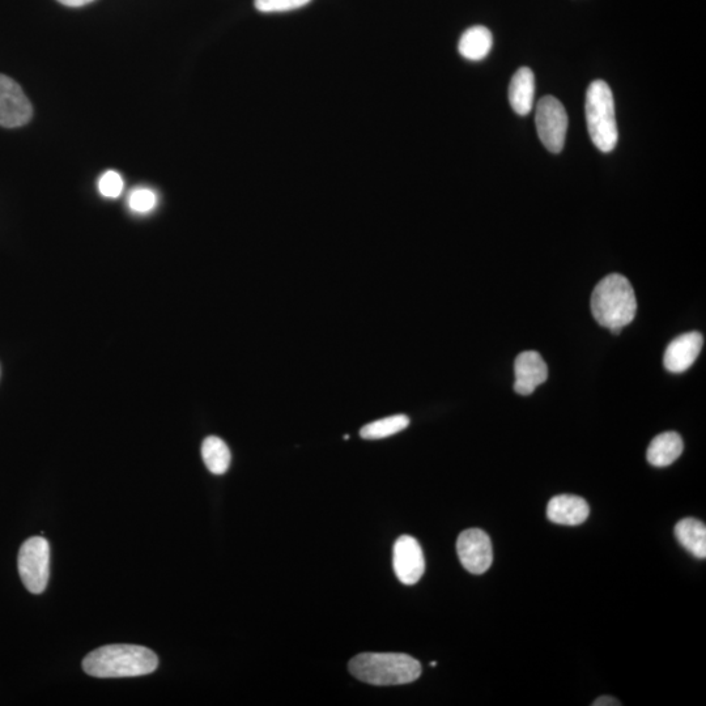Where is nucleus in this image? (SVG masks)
Wrapping results in <instances>:
<instances>
[{"instance_id": "1", "label": "nucleus", "mask_w": 706, "mask_h": 706, "mask_svg": "<svg viewBox=\"0 0 706 706\" xmlns=\"http://www.w3.org/2000/svg\"><path fill=\"white\" fill-rule=\"evenodd\" d=\"M159 659L138 645H108L93 650L83 661L85 673L95 678H134L153 673Z\"/></svg>"}, {"instance_id": "2", "label": "nucleus", "mask_w": 706, "mask_h": 706, "mask_svg": "<svg viewBox=\"0 0 706 706\" xmlns=\"http://www.w3.org/2000/svg\"><path fill=\"white\" fill-rule=\"evenodd\" d=\"M350 673L360 682L373 686H402L418 680L421 665L418 659L402 653H363L352 658Z\"/></svg>"}, {"instance_id": "3", "label": "nucleus", "mask_w": 706, "mask_h": 706, "mask_svg": "<svg viewBox=\"0 0 706 706\" xmlns=\"http://www.w3.org/2000/svg\"><path fill=\"white\" fill-rule=\"evenodd\" d=\"M591 310L599 325L607 329H623L636 317L637 300L632 284L623 275L606 276L594 289Z\"/></svg>"}, {"instance_id": "4", "label": "nucleus", "mask_w": 706, "mask_h": 706, "mask_svg": "<svg viewBox=\"0 0 706 706\" xmlns=\"http://www.w3.org/2000/svg\"><path fill=\"white\" fill-rule=\"evenodd\" d=\"M585 116L591 142L601 152L615 150L619 140L615 101L610 85L595 80L586 92Z\"/></svg>"}, {"instance_id": "5", "label": "nucleus", "mask_w": 706, "mask_h": 706, "mask_svg": "<svg viewBox=\"0 0 706 706\" xmlns=\"http://www.w3.org/2000/svg\"><path fill=\"white\" fill-rule=\"evenodd\" d=\"M19 573L25 588L32 594L44 593L49 582L50 546L48 540L33 537L20 548Z\"/></svg>"}, {"instance_id": "6", "label": "nucleus", "mask_w": 706, "mask_h": 706, "mask_svg": "<svg viewBox=\"0 0 706 706\" xmlns=\"http://www.w3.org/2000/svg\"><path fill=\"white\" fill-rule=\"evenodd\" d=\"M535 123L543 146L552 153L563 151L568 131V114L563 104L555 97H543L537 105Z\"/></svg>"}, {"instance_id": "7", "label": "nucleus", "mask_w": 706, "mask_h": 706, "mask_svg": "<svg viewBox=\"0 0 706 706\" xmlns=\"http://www.w3.org/2000/svg\"><path fill=\"white\" fill-rule=\"evenodd\" d=\"M33 117L31 101L20 85L0 75V126L15 129L27 125Z\"/></svg>"}, {"instance_id": "8", "label": "nucleus", "mask_w": 706, "mask_h": 706, "mask_svg": "<svg viewBox=\"0 0 706 706\" xmlns=\"http://www.w3.org/2000/svg\"><path fill=\"white\" fill-rule=\"evenodd\" d=\"M459 561L466 571L472 574H484L491 568L493 550L491 538L483 530L463 531L457 540Z\"/></svg>"}, {"instance_id": "9", "label": "nucleus", "mask_w": 706, "mask_h": 706, "mask_svg": "<svg viewBox=\"0 0 706 706\" xmlns=\"http://www.w3.org/2000/svg\"><path fill=\"white\" fill-rule=\"evenodd\" d=\"M394 572L403 585L418 584L425 572V559L418 540L402 535L394 544Z\"/></svg>"}, {"instance_id": "10", "label": "nucleus", "mask_w": 706, "mask_h": 706, "mask_svg": "<svg viewBox=\"0 0 706 706\" xmlns=\"http://www.w3.org/2000/svg\"><path fill=\"white\" fill-rule=\"evenodd\" d=\"M514 372H516L514 390L520 395L533 394L535 389L544 384L548 378L546 361L535 351L520 353L514 364Z\"/></svg>"}, {"instance_id": "11", "label": "nucleus", "mask_w": 706, "mask_h": 706, "mask_svg": "<svg viewBox=\"0 0 706 706\" xmlns=\"http://www.w3.org/2000/svg\"><path fill=\"white\" fill-rule=\"evenodd\" d=\"M703 335L692 331L680 335L669 344L665 352V368L671 373H683L690 369L703 348Z\"/></svg>"}, {"instance_id": "12", "label": "nucleus", "mask_w": 706, "mask_h": 706, "mask_svg": "<svg viewBox=\"0 0 706 706\" xmlns=\"http://www.w3.org/2000/svg\"><path fill=\"white\" fill-rule=\"evenodd\" d=\"M589 514V505L580 496H555L547 506V518L556 525L578 526L588 520Z\"/></svg>"}, {"instance_id": "13", "label": "nucleus", "mask_w": 706, "mask_h": 706, "mask_svg": "<svg viewBox=\"0 0 706 706\" xmlns=\"http://www.w3.org/2000/svg\"><path fill=\"white\" fill-rule=\"evenodd\" d=\"M535 76L529 67H521L509 85L510 106L518 116H527L534 108Z\"/></svg>"}, {"instance_id": "14", "label": "nucleus", "mask_w": 706, "mask_h": 706, "mask_svg": "<svg viewBox=\"0 0 706 706\" xmlns=\"http://www.w3.org/2000/svg\"><path fill=\"white\" fill-rule=\"evenodd\" d=\"M682 437L676 432H666L657 436L649 445L646 458L650 465L654 467H667L673 463L683 453Z\"/></svg>"}, {"instance_id": "15", "label": "nucleus", "mask_w": 706, "mask_h": 706, "mask_svg": "<svg viewBox=\"0 0 706 706\" xmlns=\"http://www.w3.org/2000/svg\"><path fill=\"white\" fill-rule=\"evenodd\" d=\"M493 37L491 31L483 25H475L467 29L459 40L458 50L463 58L469 61H482L491 53Z\"/></svg>"}, {"instance_id": "16", "label": "nucleus", "mask_w": 706, "mask_h": 706, "mask_svg": "<svg viewBox=\"0 0 706 706\" xmlns=\"http://www.w3.org/2000/svg\"><path fill=\"white\" fill-rule=\"evenodd\" d=\"M675 535L682 547L697 559L706 557V526L695 518H686L675 526Z\"/></svg>"}, {"instance_id": "17", "label": "nucleus", "mask_w": 706, "mask_h": 706, "mask_svg": "<svg viewBox=\"0 0 706 706\" xmlns=\"http://www.w3.org/2000/svg\"><path fill=\"white\" fill-rule=\"evenodd\" d=\"M202 458L207 469L215 475H223L231 466V450L221 438L207 437L202 444Z\"/></svg>"}, {"instance_id": "18", "label": "nucleus", "mask_w": 706, "mask_h": 706, "mask_svg": "<svg viewBox=\"0 0 706 706\" xmlns=\"http://www.w3.org/2000/svg\"><path fill=\"white\" fill-rule=\"evenodd\" d=\"M410 425L406 415H394L389 418L373 421L361 428L360 436L364 440H382V438L397 435Z\"/></svg>"}, {"instance_id": "19", "label": "nucleus", "mask_w": 706, "mask_h": 706, "mask_svg": "<svg viewBox=\"0 0 706 706\" xmlns=\"http://www.w3.org/2000/svg\"><path fill=\"white\" fill-rule=\"evenodd\" d=\"M156 204L155 191L146 189V187H139V189L131 191L129 195V207L136 214H148L156 207Z\"/></svg>"}, {"instance_id": "20", "label": "nucleus", "mask_w": 706, "mask_h": 706, "mask_svg": "<svg viewBox=\"0 0 706 706\" xmlns=\"http://www.w3.org/2000/svg\"><path fill=\"white\" fill-rule=\"evenodd\" d=\"M309 2L310 0H254L255 8L263 14L297 10Z\"/></svg>"}, {"instance_id": "21", "label": "nucleus", "mask_w": 706, "mask_h": 706, "mask_svg": "<svg viewBox=\"0 0 706 706\" xmlns=\"http://www.w3.org/2000/svg\"><path fill=\"white\" fill-rule=\"evenodd\" d=\"M123 178L121 174L114 172V170H109L102 174L99 180V191L102 197L116 199L123 191Z\"/></svg>"}, {"instance_id": "22", "label": "nucleus", "mask_w": 706, "mask_h": 706, "mask_svg": "<svg viewBox=\"0 0 706 706\" xmlns=\"http://www.w3.org/2000/svg\"><path fill=\"white\" fill-rule=\"evenodd\" d=\"M622 703H619V700L614 699V697L610 696H603L599 697V699L595 700L593 703V706H620Z\"/></svg>"}, {"instance_id": "23", "label": "nucleus", "mask_w": 706, "mask_h": 706, "mask_svg": "<svg viewBox=\"0 0 706 706\" xmlns=\"http://www.w3.org/2000/svg\"><path fill=\"white\" fill-rule=\"evenodd\" d=\"M58 2L67 7H83L85 4L95 2V0H58Z\"/></svg>"}, {"instance_id": "24", "label": "nucleus", "mask_w": 706, "mask_h": 706, "mask_svg": "<svg viewBox=\"0 0 706 706\" xmlns=\"http://www.w3.org/2000/svg\"><path fill=\"white\" fill-rule=\"evenodd\" d=\"M610 330H611L612 334L619 335L620 333H622L623 329H622V327H614V329H610Z\"/></svg>"}]
</instances>
